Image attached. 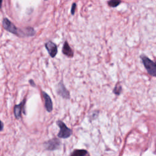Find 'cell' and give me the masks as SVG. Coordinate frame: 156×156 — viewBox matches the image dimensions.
I'll return each instance as SVG.
<instances>
[{
	"label": "cell",
	"mask_w": 156,
	"mask_h": 156,
	"mask_svg": "<svg viewBox=\"0 0 156 156\" xmlns=\"http://www.w3.org/2000/svg\"><path fill=\"white\" fill-rule=\"evenodd\" d=\"M3 26L8 32L20 37H32L36 34V31L32 27H27L23 29L18 28L8 18H5L3 20Z\"/></svg>",
	"instance_id": "cell-1"
},
{
	"label": "cell",
	"mask_w": 156,
	"mask_h": 156,
	"mask_svg": "<svg viewBox=\"0 0 156 156\" xmlns=\"http://www.w3.org/2000/svg\"><path fill=\"white\" fill-rule=\"evenodd\" d=\"M141 59L148 73L150 75L156 77V62H154L144 55L141 56Z\"/></svg>",
	"instance_id": "cell-2"
},
{
	"label": "cell",
	"mask_w": 156,
	"mask_h": 156,
	"mask_svg": "<svg viewBox=\"0 0 156 156\" xmlns=\"http://www.w3.org/2000/svg\"><path fill=\"white\" fill-rule=\"evenodd\" d=\"M56 123L60 128V132L58 134V137L59 138H67L71 136L72 134V131L66 126V124L63 121L58 120Z\"/></svg>",
	"instance_id": "cell-3"
},
{
	"label": "cell",
	"mask_w": 156,
	"mask_h": 156,
	"mask_svg": "<svg viewBox=\"0 0 156 156\" xmlns=\"http://www.w3.org/2000/svg\"><path fill=\"white\" fill-rule=\"evenodd\" d=\"M56 91L57 94L64 99L68 100L70 98V94L69 91L66 88L63 82L60 81L56 87Z\"/></svg>",
	"instance_id": "cell-4"
},
{
	"label": "cell",
	"mask_w": 156,
	"mask_h": 156,
	"mask_svg": "<svg viewBox=\"0 0 156 156\" xmlns=\"http://www.w3.org/2000/svg\"><path fill=\"white\" fill-rule=\"evenodd\" d=\"M26 98L24 99L21 103L19 104L15 105L14 108V113L15 115V117L17 119H20L21 118V113L22 111H23V113H25V110H24V106L26 104Z\"/></svg>",
	"instance_id": "cell-5"
},
{
	"label": "cell",
	"mask_w": 156,
	"mask_h": 156,
	"mask_svg": "<svg viewBox=\"0 0 156 156\" xmlns=\"http://www.w3.org/2000/svg\"><path fill=\"white\" fill-rule=\"evenodd\" d=\"M45 46L48 51L51 57L54 58L57 54V46L52 41H48L45 45Z\"/></svg>",
	"instance_id": "cell-6"
},
{
	"label": "cell",
	"mask_w": 156,
	"mask_h": 156,
	"mask_svg": "<svg viewBox=\"0 0 156 156\" xmlns=\"http://www.w3.org/2000/svg\"><path fill=\"white\" fill-rule=\"evenodd\" d=\"M42 95L45 101V107L48 112H52L53 109V104L50 97L45 91H42Z\"/></svg>",
	"instance_id": "cell-7"
},
{
	"label": "cell",
	"mask_w": 156,
	"mask_h": 156,
	"mask_svg": "<svg viewBox=\"0 0 156 156\" xmlns=\"http://www.w3.org/2000/svg\"><path fill=\"white\" fill-rule=\"evenodd\" d=\"M62 53L65 56L70 58H72L74 56V52L67 41H65L64 43L63 48H62Z\"/></svg>",
	"instance_id": "cell-8"
},
{
	"label": "cell",
	"mask_w": 156,
	"mask_h": 156,
	"mask_svg": "<svg viewBox=\"0 0 156 156\" xmlns=\"http://www.w3.org/2000/svg\"><path fill=\"white\" fill-rule=\"evenodd\" d=\"M60 143V141L58 140L57 138L53 139L48 142V148L49 149H54L57 148Z\"/></svg>",
	"instance_id": "cell-9"
},
{
	"label": "cell",
	"mask_w": 156,
	"mask_h": 156,
	"mask_svg": "<svg viewBox=\"0 0 156 156\" xmlns=\"http://www.w3.org/2000/svg\"><path fill=\"white\" fill-rule=\"evenodd\" d=\"M87 154V151L85 150L81 149V150H75L73 151L71 156H84Z\"/></svg>",
	"instance_id": "cell-10"
},
{
	"label": "cell",
	"mask_w": 156,
	"mask_h": 156,
	"mask_svg": "<svg viewBox=\"0 0 156 156\" xmlns=\"http://www.w3.org/2000/svg\"><path fill=\"white\" fill-rule=\"evenodd\" d=\"M113 91L114 94L116 95H119L121 94V93L122 91V87L119 83L116 84L115 88H113Z\"/></svg>",
	"instance_id": "cell-11"
},
{
	"label": "cell",
	"mask_w": 156,
	"mask_h": 156,
	"mask_svg": "<svg viewBox=\"0 0 156 156\" xmlns=\"http://www.w3.org/2000/svg\"><path fill=\"white\" fill-rule=\"evenodd\" d=\"M121 3V1H116V0H111L108 2V5L111 8H116Z\"/></svg>",
	"instance_id": "cell-12"
},
{
	"label": "cell",
	"mask_w": 156,
	"mask_h": 156,
	"mask_svg": "<svg viewBox=\"0 0 156 156\" xmlns=\"http://www.w3.org/2000/svg\"><path fill=\"white\" fill-rule=\"evenodd\" d=\"M76 8V4L75 3H73V5L72 6V8H71V14L72 15H75Z\"/></svg>",
	"instance_id": "cell-13"
},
{
	"label": "cell",
	"mask_w": 156,
	"mask_h": 156,
	"mask_svg": "<svg viewBox=\"0 0 156 156\" xmlns=\"http://www.w3.org/2000/svg\"><path fill=\"white\" fill-rule=\"evenodd\" d=\"M98 114H99L98 111H94V112H93L92 113L91 116L90 117H91L93 119H96V118L98 117Z\"/></svg>",
	"instance_id": "cell-14"
},
{
	"label": "cell",
	"mask_w": 156,
	"mask_h": 156,
	"mask_svg": "<svg viewBox=\"0 0 156 156\" xmlns=\"http://www.w3.org/2000/svg\"><path fill=\"white\" fill-rule=\"evenodd\" d=\"M29 84L32 86V87H36V84H35V82H34V81L33 80V79H30L29 81Z\"/></svg>",
	"instance_id": "cell-15"
},
{
	"label": "cell",
	"mask_w": 156,
	"mask_h": 156,
	"mask_svg": "<svg viewBox=\"0 0 156 156\" xmlns=\"http://www.w3.org/2000/svg\"><path fill=\"white\" fill-rule=\"evenodd\" d=\"M1 124H2V129H2V130L3 129V126H4V124H3V123L2 121L1 122Z\"/></svg>",
	"instance_id": "cell-16"
}]
</instances>
